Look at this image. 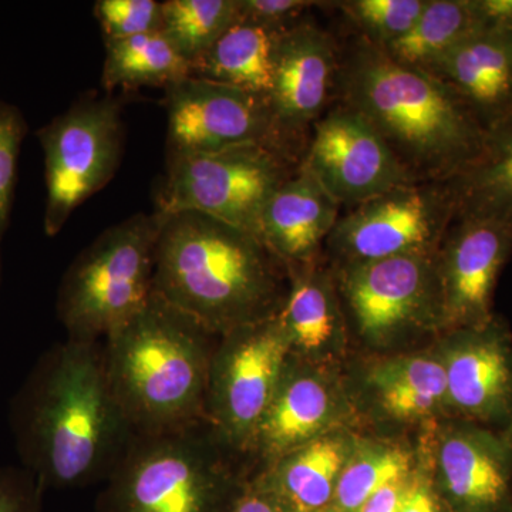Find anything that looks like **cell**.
Segmentation results:
<instances>
[{
  "label": "cell",
  "mask_w": 512,
  "mask_h": 512,
  "mask_svg": "<svg viewBox=\"0 0 512 512\" xmlns=\"http://www.w3.org/2000/svg\"><path fill=\"white\" fill-rule=\"evenodd\" d=\"M218 339L154 292L136 316L107 336L104 359L111 392L134 436L205 421Z\"/></svg>",
  "instance_id": "obj_4"
},
{
  "label": "cell",
  "mask_w": 512,
  "mask_h": 512,
  "mask_svg": "<svg viewBox=\"0 0 512 512\" xmlns=\"http://www.w3.org/2000/svg\"><path fill=\"white\" fill-rule=\"evenodd\" d=\"M416 461L417 437H384L362 431L340 476L333 510L359 511L377 491L406 477Z\"/></svg>",
  "instance_id": "obj_26"
},
{
  "label": "cell",
  "mask_w": 512,
  "mask_h": 512,
  "mask_svg": "<svg viewBox=\"0 0 512 512\" xmlns=\"http://www.w3.org/2000/svg\"><path fill=\"white\" fill-rule=\"evenodd\" d=\"M26 124L16 107L0 103V237L9 224L16 168Z\"/></svg>",
  "instance_id": "obj_32"
},
{
  "label": "cell",
  "mask_w": 512,
  "mask_h": 512,
  "mask_svg": "<svg viewBox=\"0 0 512 512\" xmlns=\"http://www.w3.org/2000/svg\"><path fill=\"white\" fill-rule=\"evenodd\" d=\"M165 107L170 157L262 144L293 158L276 136L264 97L188 76L165 89Z\"/></svg>",
  "instance_id": "obj_15"
},
{
  "label": "cell",
  "mask_w": 512,
  "mask_h": 512,
  "mask_svg": "<svg viewBox=\"0 0 512 512\" xmlns=\"http://www.w3.org/2000/svg\"><path fill=\"white\" fill-rule=\"evenodd\" d=\"M289 28L238 19L192 64L191 76L237 87L268 100L274 87L279 45Z\"/></svg>",
  "instance_id": "obj_24"
},
{
  "label": "cell",
  "mask_w": 512,
  "mask_h": 512,
  "mask_svg": "<svg viewBox=\"0 0 512 512\" xmlns=\"http://www.w3.org/2000/svg\"><path fill=\"white\" fill-rule=\"evenodd\" d=\"M444 367L451 419L512 426V332L503 316L431 343Z\"/></svg>",
  "instance_id": "obj_17"
},
{
  "label": "cell",
  "mask_w": 512,
  "mask_h": 512,
  "mask_svg": "<svg viewBox=\"0 0 512 512\" xmlns=\"http://www.w3.org/2000/svg\"><path fill=\"white\" fill-rule=\"evenodd\" d=\"M43 487L29 470H0V512H40Z\"/></svg>",
  "instance_id": "obj_33"
},
{
  "label": "cell",
  "mask_w": 512,
  "mask_h": 512,
  "mask_svg": "<svg viewBox=\"0 0 512 512\" xmlns=\"http://www.w3.org/2000/svg\"><path fill=\"white\" fill-rule=\"evenodd\" d=\"M311 512H338V511L333 510L332 507H329V508H325V510L311 511Z\"/></svg>",
  "instance_id": "obj_38"
},
{
  "label": "cell",
  "mask_w": 512,
  "mask_h": 512,
  "mask_svg": "<svg viewBox=\"0 0 512 512\" xmlns=\"http://www.w3.org/2000/svg\"><path fill=\"white\" fill-rule=\"evenodd\" d=\"M490 126L512 107V28L471 33L429 70Z\"/></svg>",
  "instance_id": "obj_22"
},
{
  "label": "cell",
  "mask_w": 512,
  "mask_h": 512,
  "mask_svg": "<svg viewBox=\"0 0 512 512\" xmlns=\"http://www.w3.org/2000/svg\"><path fill=\"white\" fill-rule=\"evenodd\" d=\"M15 431L43 490L109 476L134 434L111 392L104 348L69 338L50 350L20 393Z\"/></svg>",
  "instance_id": "obj_1"
},
{
  "label": "cell",
  "mask_w": 512,
  "mask_h": 512,
  "mask_svg": "<svg viewBox=\"0 0 512 512\" xmlns=\"http://www.w3.org/2000/svg\"><path fill=\"white\" fill-rule=\"evenodd\" d=\"M335 39L308 20L286 30L276 59L274 87L268 97L276 136L295 160L305 151L306 131L322 117L335 94L339 69Z\"/></svg>",
  "instance_id": "obj_19"
},
{
  "label": "cell",
  "mask_w": 512,
  "mask_h": 512,
  "mask_svg": "<svg viewBox=\"0 0 512 512\" xmlns=\"http://www.w3.org/2000/svg\"><path fill=\"white\" fill-rule=\"evenodd\" d=\"M343 367L316 365L289 353L249 450L258 461L256 471L329 431L359 429Z\"/></svg>",
  "instance_id": "obj_16"
},
{
  "label": "cell",
  "mask_w": 512,
  "mask_h": 512,
  "mask_svg": "<svg viewBox=\"0 0 512 512\" xmlns=\"http://www.w3.org/2000/svg\"><path fill=\"white\" fill-rule=\"evenodd\" d=\"M333 5L355 26L357 36L386 47L409 32L427 0H345Z\"/></svg>",
  "instance_id": "obj_30"
},
{
  "label": "cell",
  "mask_w": 512,
  "mask_h": 512,
  "mask_svg": "<svg viewBox=\"0 0 512 512\" xmlns=\"http://www.w3.org/2000/svg\"><path fill=\"white\" fill-rule=\"evenodd\" d=\"M483 28L487 26L473 0H427L409 32L382 49L404 66L429 72L454 46Z\"/></svg>",
  "instance_id": "obj_27"
},
{
  "label": "cell",
  "mask_w": 512,
  "mask_h": 512,
  "mask_svg": "<svg viewBox=\"0 0 512 512\" xmlns=\"http://www.w3.org/2000/svg\"><path fill=\"white\" fill-rule=\"evenodd\" d=\"M335 94L375 127L417 183H447L483 146V123L450 87L363 37L339 52Z\"/></svg>",
  "instance_id": "obj_2"
},
{
  "label": "cell",
  "mask_w": 512,
  "mask_h": 512,
  "mask_svg": "<svg viewBox=\"0 0 512 512\" xmlns=\"http://www.w3.org/2000/svg\"><path fill=\"white\" fill-rule=\"evenodd\" d=\"M288 356L278 316L241 326L218 339L208 377L205 421L237 456H248Z\"/></svg>",
  "instance_id": "obj_9"
},
{
  "label": "cell",
  "mask_w": 512,
  "mask_h": 512,
  "mask_svg": "<svg viewBox=\"0 0 512 512\" xmlns=\"http://www.w3.org/2000/svg\"><path fill=\"white\" fill-rule=\"evenodd\" d=\"M410 473H412V471H410ZM409 474H407L406 477L393 481V483L387 484L382 490L377 491V493L372 495L357 512H400Z\"/></svg>",
  "instance_id": "obj_37"
},
{
  "label": "cell",
  "mask_w": 512,
  "mask_h": 512,
  "mask_svg": "<svg viewBox=\"0 0 512 512\" xmlns=\"http://www.w3.org/2000/svg\"><path fill=\"white\" fill-rule=\"evenodd\" d=\"M94 15L106 42L161 32L163 3L156 0H99Z\"/></svg>",
  "instance_id": "obj_31"
},
{
  "label": "cell",
  "mask_w": 512,
  "mask_h": 512,
  "mask_svg": "<svg viewBox=\"0 0 512 512\" xmlns=\"http://www.w3.org/2000/svg\"><path fill=\"white\" fill-rule=\"evenodd\" d=\"M318 2L309 0H238V19L275 28H289L301 20L305 10Z\"/></svg>",
  "instance_id": "obj_35"
},
{
  "label": "cell",
  "mask_w": 512,
  "mask_h": 512,
  "mask_svg": "<svg viewBox=\"0 0 512 512\" xmlns=\"http://www.w3.org/2000/svg\"><path fill=\"white\" fill-rule=\"evenodd\" d=\"M343 373L363 433L419 436L451 419L446 373L431 345L390 355L353 353Z\"/></svg>",
  "instance_id": "obj_10"
},
{
  "label": "cell",
  "mask_w": 512,
  "mask_h": 512,
  "mask_svg": "<svg viewBox=\"0 0 512 512\" xmlns=\"http://www.w3.org/2000/svg\"><path fill=\"white\" fill-rule=\"evenodd\" d=\"M417 443L453 512H512V426L441 420Z\"/></svg>",
  "instance_id": "obj_13"
},
{
  "label": "cell",
  "mask_w": 512,
  "mask_h": 512,
  "mask_svg": "<svg viewBox=\"0 0 512 512\" xmlns=\"http://www.w3.org/2000/svg\"><path fill=\"white\" fill-rule=\"evenodd\" d=\"M46 170L45 232L55 237L72 212L116 173L123 121L113 99L84 100L37 131Z\"/></svg>",
  "instance_id": "obj_11"
},
{
  "label": "cell",
  "mask_w": 512,
  "mask_h": 512,
  "mask_svg": "<svg viewBox=\"0 0 512 512\" xmlns=\"http://www.w3.org/2000/svg\"><path fill=\"white\" fill-rule=\"evenodd\" d=\"M298 165L262 144L170 157L157 211L201 212L259 238L266 204Z\"/></svg>",
  "instance_id": "obj_8"
},
{
  "label": "cell",
  "mask_w": 512,
  "mask_h": 512,
  "mask_svg": "<svg viewBox=\"0 0 512 512\" xmlns=\"http://www.w3.org/2000/svg\"><path fill=\"white\" fill-rule=\"evenodd\" d=\"M238 20V0H167L161 33L194 64Z\"/></svg>",
  "instance_id": "obj_29"
},
{
  "label": "cell",
  "mask_w": 512,
  "mask_h": 512,
  "mask_svg": "<svg viewBox=\"0 0 512 512\" xmlns=\"http://www.w3.org/2000/svg\"><path fill=\"white\" fill-rule=\"evenodd\" d=\"M311 131L301 165L342 207L417 183L375 127L346 104L323 114Z\"/></svg>",
  "instance_id": "obj_14"
},
{
  "label": "cell",
  "mask_w": 512,
  "mask_h": 512,
  "mask_svg": "<svg viewBox=\"0 0 512 512\" xmlns=\"http://www.w3.org/2000/svg\"><path fill=\"white\" fill-rule=\"evenodd\" d=\"M103 84L107 90L164 86L191 76V64L161 32L106 42Z\"/></svg>",
  "instance_id": "obj_28"
},
{
  "label": "cell",
  "mask_w": 512,
  "mask_h": 512,
  "mask_svg": "<svg viewBox=\"0 0 512 512\" xmlns=\"http://www.w3.org/2000/svg\"><path fill=\"white\" fill-rule=\"evenodd\" d=\"M444 185L453 198L456 218L512 221V107L485 127L478 156Z\"/></svg>",
  "instance_id": "obj_25"
},
{
  "label": "cell",
  "mask_w": 512,
  "mask_h": 512,
  "mask_svg": "<svg viewBox=\"0 0 512 512\" xmlns=\"http://www.w3.org/2000/svg\"><path fill=\"white\" fill-rule=\"evenodd\" d=\"M340 210L342 205L299 163L266 204L259 238L286 268L308 264L323 254Z\"/></svg>",
  "instance_id": "obj_21"
},
{
  "label": "cell",
  "mask_w": 512,
  "mask_h": 512,
  "mask_svg": "<svg viewBox=\"0 0 512 512\" xmlns=\"http://www.w3.org/2000/svg\"><path fill=\"white\" fill-rule=\"evenodd\" d=\"M322 255L286 268L289 289L276 316L291 355L316 365L343 367L353 355L352 343L335 272Z\"/></svg>",
  "instance_id": "obj_20"
},
{
  "label": "cell",
  "mask_w": 512,
  "mask_h": 512,
  "mask_svg": "<svg viewBox=\"0 0 512 512\" xmlns=\"http://www.w3.org/2000/svg\"><path fill=\"white\" fill-rule=\"evenodd\" d=\"M288 289V269L256 235L197 211L163 214L153 292L208 332L274 318Z\"/></svg>",
  "instance_id": "obj_3"
},
{
  "label": "cell",
  "mask_w": 512,
  "mask_h": 512,
  "mask_svg": "<svg viewBox=\"0 0 512 512\" xmlns=\"http://www.w3.org/2000/svg\"><path fill=\"white\" fill-rule=\"evenodd\" d=\"M231 512H292L274 493L255 477H249Z\"/></svg>",
  "instance_id": "obj_36"
},
{
  "label": "cell",
  "mask_w": 512,
  "mask_h": 512,
  "mask_svg": "<svg viewBox=\"0 0 512 512\" xmlns=\"http://www.w3.org/2000/svg\"><path fill=\"white\" fill-rule=\"evenodd\" d=\"M207 421L133 436L97 500V512H231L251 474Z\"/></svg>",
  "instance_id": "obj_5"
},
{
  "label": "cell",
  "mask_w": 512,
  "mask_h": 512,
  "mask_svg": "<svg viewBox=\"0 0 512 512\" xmlns=\"http://www.w3.org/2000/svg\"><path fill=\"white\" fill-rule=\"evenodd\" d=\"M454 218L446 185H403L340 215L323 254L330 265L436 254Z\"/></svg>",
  "instance_id": "obj_12"
},
{
  "label": "cell",
  "mask_w": 512,
  "mask_h": 512,
  "mask_svg": "<svg viewBox=\"0 0 512 512\" xmlns=\"http://www.w3.org/2000/svg\"><path fill=\"white\" fill-rule=\"evenodd\" d=\"M511 252L512 221L454 218L436 252L443 333L493 318L495 288Z\"/></svg>",
  "instance_id": "obj_18"
},
{
  "label": "cell",
  "mask_w": 512,
  "mask_h": 512,
  "mask_svg": "<svg viewBox=\"0 0 512 512\" xmlns=\"http://www.w3.org/2000/svg\"><path fill=\"white\" fill-rule=\"evenodd\" d=\"M362 431L340 427L289 451L251 476L274 491L292 512L332 507L343 468Z\"/></svg>",
  "instance_id": "obj_23"
},
{
  "label": "cell",
  "mask_w": 512,
  "mask_h": 512,
  "mask_svg": "<svg viewBox=\"0 0 512 512\" xmlns=\"http://www.w3.org/2000/svg\"><path fill=\"white\" fill-rule=\"evenodd\" d=\"M400 512H453L431 478L426 456L417 443V461L407 478Z\"/></svg>",
  "instance_id": "obj_34"
},
{
  "label": "cell",
  "mask_w": 512,
  "mask_h": 512,
  "mask_svg": "<svg viewBox=\"0 0 512 512\" xmlns=\"http://www.w3.org/2000/svg\"><path fill=\"white\" fill-rule=\"evenodd\" d=\"M161 225V212L134 215L103 232L70 266L57 302L70 339L107 338L147 305Z\"/></svg>",
  "instance_id": "obj_7"
},
{
  "label": "cell",
  "mask_w": 512,
  "mask_h": 512,
  "mask_svg": "<svg viewBox=\"0 0 512 512\" xmlns=\"http://www.w3.org/2000/svg\"><path fill=\"white\" fill-rule=\"evenodd\" d=\"M330 266L353 353L410 352L427 348L443 333L436 254Z\"/></svg>",
  "instance_id": "obj_6"
}]
</instances>
